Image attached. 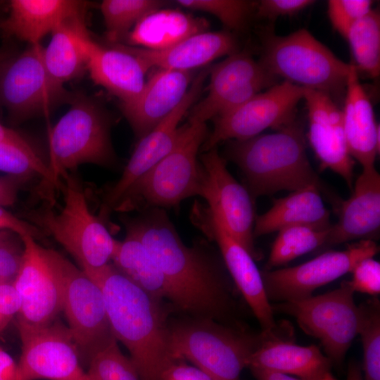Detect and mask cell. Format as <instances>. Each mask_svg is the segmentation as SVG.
Segmentation results:
<instances>
[{"label": "cell", "mask_w": 380, "mask_h": 380, "mask_svg": "<svg viewBox=\"0 0 380 380\" xmlns=\"http://www.w3.org/2000/svg\"><path fill=\"white\" fill-rule=\"evenodd\" d=\"M348 281L354 292L376 296L380 293V263L373 257L360 260L353 271Z\"/></svg>", "instance_id": "40"}, {"label": "cell", "mask_w": 380, "mask_h": 380, "mask_svg": "<svg viewBox=\"0 0 380 380\" xmlns=\"http://www.w3.org/2000/svg\"><path fill=\"white\" fill-rule=\"evenodd\" d=\"M159 380H213L196 366H190L182 360L171 363L162 372Z\"/></svg>", "instance_id": "44"}, {"label": "cell", "mask_w": 380, "mask_h": 380, "mask_svg": "<svg viewBox=\"0 0 380 380\" xmlns=\"http://www.w3.org/2000/svg\"><path fill=\"white\" fill-rule=\"evenodd\" d=\"M18 364L0 347V380H16Z\"/></svg>", "instance_id": "48"}, {"label": "cell", "mask_w": 380, "mask_h": 380, "mask_svg": "<svg viewBox=\"0 0 380 380\" xmlns=\"http://www.w3.org/2000/svg\"><path fill=\"white\" fill-rule=\"evenodd\" d=\"M182 7L209 13L228 29L243 30L255 13L257 2L244 0H177Z\"/></svg>", "instance_id": "37"}, {"label": "cell", "mask_w": 380, "mask_h": 380, "mask_svg": "<svg viewBox=\"0 0 380 380\" xmlns=\"http://www.w3.org/2000/svg\"><path fill=\"white\" fill-rule=\"evenodd\" d=\"M199 194L220 219L229 233L250 253L260 260L262 253L254 243V201L246 188L228 171L226 160L217 148L200 156Z\"/></svg>", "instance_id": "13"}, {"label": "cell", "mask_w": 380, "mask_h": 380, "mask_svg": "<svg viewBox=\"0 0 380 380\" xmlns=\"http://www.w3.org/2000/svg\"><path fill=\"white\" fill-rule=\"evenodd\" d=\"M128 46V45H127ZM149 69L190 70L237 51V42L229 32L205 31L192 35L163 50L128 46Z\"/></svg>", "instance_id": "27"}, {"label": "cell", "mask_w": 380, "mask_h": 380, "mask_svg": "<svg viewBox=\"0 0 380 380\" xmlns=\"http://www.w3.org/2000/svg\"><path fill=\"white\" fill-rule=\"evenodd\" d=\"M43 50L41 44L30 45L0 68V103L14 122L49 114L76 96L50 76Z\"/></svg>", "instance_id": "11"}, {"label": "cell", "mask_w": 380, "mask_h": 380, "mask_svg": "<svg viewBox=\"0 0 380 380\" xmlns=\"http://www.w3.org/2000/svg\"><path fill=\"white\" fill-rule=\"evenodd\" d=\"M190 70H163L153 74L133 101L120 103L122 112L139 140L169 115L186 94Z\"/></svg>", "instance_id": "23"}, {"label": "cell", "mask_w": 380, "mask_h": 380, "mask_svg": "<svg viewBox=\"0 0 380 380\" xmlns=\"http://www.w3.org/2000/svg\"><path fill=\"white\" fill-rule=\"evenodd\" d=\"M12 51L7 48H0V68L12 56Z\"/></svg>", "instance_id": "51"}, {"label": "cell", "mask_w": 380, "mask_h": 380, "mask_svg": "<svg viewBox=\"0 0 380 380\" xmlns=\"http://www.w3.org/2000/svg\"><path fill=\"white\" fill-rule=\"evenodd\" d=\"M379 248L373 240L363 239L343 251H326L300 265L260 271L269 300L289 301L312 296L317 289L351 272L362 260L374 257Z\"/></svg>", "instance_id": "14"}, {"label": "cell", "mask_w": 380, "mask_h": 380, "mask_svg": "<svg viewBox=\"0 0 380 380\" xmlns=\"http://www.w3.org/2000/svg\"><path fill=\"white\" fill-rule=\"evenodd\" d=\"M0 143L13 145L33 154L41 156L34 145L27 138L15 130L5 127L1 123Z\"/></svg>", "instance_id": "47"}, {"label": "cell", "mask_w": 380, "mask_h": 380, "mask_svg": "<svg viewBox=\"0 0 380 380\" xmlns=\"http://www.w3.org/2000/svg\"><path fill=\"white\" fill-rule=\"evenodd\" d=\"M303 99L309 121L308 138L320 169L340 175L352 191L355 161L348 150L342 110L330 96L322 91L305 88Z\"/></svg>", "instance_id": "20"}, {"label": "cell", "mask_w": 380, "mask_h": 380, "mask_svg": "<svg viewBox=\"0 0 380 380\" xmlns=\"http://www.w3.org/2000/svg\"><path fill=\"white\" fill-rule=\"evenodd\" d=\"M21 306L20 298L13 284L0 285V334Z\"/></svg>", "instance_id": "43"}, {"label": "cell", "mask_w": 380, "mask_h": 380, "mask_svg": "<svg viewBox=\"0 0 380 380\" xmlns=\"http://www.w3.org/2000/svg\"><path fill=\"white\" fill-rule=\"evenodd\" d=\"M209 70L207 68L200 72L177 107L139 140L121 177L106 190L103 196V215L113 210L127 189L172 149L177 139L179 124L199 98Z\"/></svg>", "instance_id": "19"}, {"label": "cell", "mask_w": 380, "mask_h": 380, "mask_svg": "<svg viewBox=\"0 0 380 380\" xmlns=\"http://www.w3.org/2000/svg\"><path fill=\"white\" fill-rule=\"evenodd\" d=\"M20 239L23 259L13 283L21 301L18 327L40 328L54 322L62 311L61 283L45 248L30 235Z\"/></svg>", "instance_id": "18"}, {"label": "cell", "mask_w": 380, "mask_h": 380, "mask_svg": "<svg viewBox=\"0 0 380 380\" xmlns=\"http://www.w3.org/2000/svg\"><path fill=\"white\" fill-rule=\"evenodd\" d=\"M363 348L364 380H380V302L374 297L358 305Z\"/></svg>", "instance_id": "35"}, {"label": "cell", "mask_w": 380, "mask_h": 380, "mask_svg": "<svg viewBox=\"0 0 380 380\" xmlns=\"http://www.w3.org/2000/svg\"><path fill=\"white\" fill-rule=\"evenodd\" d=\"M63 205L30 211L28 222L51 235L77 261L83 271L110 263L118 241L91 212L82 185L70 173L59 185Z\"/></svg>", "instance_id": "7"}, {"label": "cell", "mask_w": 380, "mask_h": 380, "mask_svg": "<svg viewBox=\"0 0 380 380\" xmlns=\"http://www.w3.org/2000/svg\"><path fill=\"white\" fill-rule=\"evenodd\" d=\"M111 261L120 272L148 294L169 300L165 276L139 240L127 234L124 241H118Z\"/></svg>", "instance_id": "31"}, {"label": "cell", "mask_w": 380, "mask_h": 380, "mask_svg": "<svg viewBox=\"0 0 380 380\" xmlns=\"http://www.w3.org/2000/svg\"><path fill=\"white\" fill-rule=\"evenodd\" d=\"M191 222L207 237L217 244L224 264L237 288L264 331L280 327L274 318L260 271L254 259L227 230L220 219L206 205L195 202L191 213Z\"/></svg>", "instance_id": "15"}, {"label": "cell", "mask_w": 380, "mask_h": 380, "mask_svg": "<svg viewBox=\"0 0 380 380\" xmlns=\"http://www.w3.org/2000/svg\"><path fill=\"white\" fill-rule=\"evenodd\" d=\"M281 331L280 327L266 331L247 367L293 375L302 380H338L332 373V362L317 346L297 345Z\"/></svg>", "instance_id": "22"}, {"label": "cell", "mask_w": 380, "mask_h": 380, "mask_svg": "<svg viewBox=\"0 0 380 380\" xmlns=\"http://www.w3.org/2000/svg\"><path fill=\"white\" fill-rule=\"evenodd\" d=\"M207 136L205 122L189 120L179 127L170 152L127 189L113 210L126 213L169 208L184 199L198 196L197 154Z\"/></svg>", "instance_id": "4"}, {"label": "cell", "mask_w": 380, "mask_h": 380, "mask_svg": "<svg viewBox=\"0 0 380 380\" xmlns=\"http://www.w3.org/2000/svg\"><path fill=\"white\" fill-rule=\"evenodd\" d=\"M0 229L11 231L20 237L30 235L35 239L42 234L41 229L37 226L17 217L1 206H0Z\"/></svg>", "instance_id": "45"}, {"label": "cell", "mask_w": 380, "mask_h": 380, "mask_svg": "<svg viewBox=\"0 0 380 380\" xmlns=\"http://www.w3.org/2000/svg\"><path fill=\"white\" fill-rule=\"evenodd\" d=\"M18 327L22 351L16 380H92L68 327L55 322L40 328Z\"/></svg>", "instance_id": "16"}, {"label": "cell", "mask_w": 380, "mask_h": 380, "mask_svg": "<svg viewBox=\"0 0 380 380\" xmlns=\"http://www.w3.org/2000/svg\"><path fill=\"white\" fill-rule=\"evenodd\" d=\"M9 232L6 231H0V243L7 238L9 235Z\"/></svg>", "instance_id": "52"}, {"label": "cell", "mask_w": 380, "mask_h": 380, "mask_svg": "<svg viewBox=\"0 0 380 380\" xmlns=\"http://www.w3.org/2000/svg\"><path fill=\"white\" fill-rule=\"evenodd\" d=\"M8 236L0 243V285L13 284L23 263V248Z\"/></svg>", "instance_id": "41"}, {"label": "cell", "mask_w": 380, "mask_h": 380, "mask_svg": "<svg viewBox=\"0 0 380 380\" xmlns=\"http://www.w3.org/2000/svg\"><path fill=\"white\" fill-rule=\"evenodd\" d=\"M148 70L127 45L103 46L92 37L89 41L87 70L96 84L116 96L120 103L130 102L140 94Z\"/></svg>", "instance_id": "24"}, {"label": "cell", "mask_w": 380, "mask_h": 380, "mask_svg": "<svg viewBox=\"0 0 380 380\" xmlns=\"http://www.w3.org/2000/svg\"><path fill=\"white\" fill-rule=\"evenodd\" d=\"M225 154L239 167L254 201L309 185L322 189L306 154L303 128L295 120L270 134L228 141Z\"/></svg>", "instance_id": "3"}, {"label": "cell", "mask_w": 380, "mask_h": 380, "mask_svg": "<svg viewBox=\"0 0 380 380\" xmlns=\"http://www.w3.org/2000/svg\"><path fill=\"white\" fill-rule=\"evenodd\" d=\"M346 380H364L360 366L355 360L348 363Z\"/></svg>", "instance_id": "50"}, {"label": "cell", "mask_w": 380, "mask_h": 380, "mask_svg": "<svg viewBox=\"0 0 380 380\" xmlns=\"http://www.w3.org/2000/svg\"><path fill=\"white\" fill-rule=\"evenodd\" d=\"M165 4V1L158 0L103 1L101 11L108 41L110 44L121 43L141 18Z\"/></svg>", "instance_id": "34"}, {"label": "cell", "mask_w": 380, "mask_h": 380, "mask_svg": "<svg viewBox=\"0 0 380 380\" xmlns=\"http://www.w3.org/2000/svg\"><path fill=\"white\" fill-rule=\"evenodd\" d=\"M0 171L13 176H37L46 186L49 179L47 161L41 156L8 144L0 143Z\"/></svg>", "instance_id": "38"}, {"label": "cell", "mask_w": 380, "mask_h": 380, "mask_svg": "<svg viewBox=\"0 0 380 380\" xmlns=\"http://www.w3.org/2000/svg\"><path fill=\"white\" fill-rule=\"evenodd\" d=\"M312 0H262L257 2L255 14L270 21L279 17L293 15L315 4Z\"/></svg>", "instance_id": "42"}, {"label": "cell", "mask_w": 380, "mask_h": 380, "mask_svg": "<svg viewBox=\"0 0 380 380\" xmlns=\"http://www.w3.org/2000/svg\"><path fill=\"white\" fill-rule=\"evenodd\" d=\"M348 281L319 296L272 305V310L293 317L307 334L318 338L332 364L341 365L360 327L358 305Z\"/></svg>", "instance_id": "10"}, {"label": "cell", "mask_w": 380, "mask_h": 380, "mask_svg": "<svg viewBox=\"0 0 380 380\" xmlns=\"http://www.w3.org/2000/svg\"><path fill=\"white\" fill-rule=\"evenodd\" d=\"M305 88L284 81L261 91L234 109L213 118L214 128L201 146L208 151L224 141L245 140L268 128L278 129L295 120Z\"/></svg>", "instance_id": "12"}, {"label": "cell", "mask_w": 380, "mask_h": 380, "mask_svg": "<svg viewBox=\"0 0 380 380\" xmlns=\"http://www.w3.org/2000/svg\"><path fill=\"white\" fill-rule=\"evenodd\" d=\"M208 27L209 23L203 18L177 9L160 8L141 18L123 42L131 46L163 50L192 35L205 32Z\"/></svg>", "instance_id": "29"}, {"label": "cell", "mask_w": 380, "mask_h": 380, "mask_svg": "<svg viewBox=\"0 0 380 380\" xmlns=\"http://www.w3.org/2000/svg\"><path fill=\"white\" fill-rule=\"evenodd\" d=\"M125 219L127 234L146 248L166 279L169 300L199 318L229 323L234 308L224 269L207 242L183 243L165 209L154 208Z\"/></svg>", "instance_id": "1"}, {"label": "cell", "mask_w": 380, "mask_h": 380, "mask_svg": "<svg viewBox=\"0 0 380 380\" xmlns=\"http://www.w3.org/2000/svg\"><path fill=\"white\" fill-rule=\"evenodd\" d=\"M276 77L322 91L336 103L345 94L350 64L337 58L305 29L279 36L270 29L262 34L259 61Z\"/></svg>", "instance_id": "6"}, {"label": "cell", "mask_w": 380, "mask_h": 380, "mask_svg": "<svg viewBox=\"0 0 380 380\" xmlns=\"http://www.w3.org/2000/svg\"><path fill=\"white\" fill-rule=\"evenodd\" d=\"M257 380H302L290 375L260 369H250Z\"/></svg>", "instance_id": "49"}, {"label": "cell", "mask_w": 380, "mask_h": 380, "mask_svg": "<svg viewBox=\"0 0 380 380\" xmlns=\"http://www.w3.org/2000/svg\"><path fill=\"white\" fill-rule=\"evenodd\" d=\"M61 283L62 311L80 359L87 363L115 338L100 287L80 268L58 252L45 248Z\"/></svg>", "instance_id": "9"}, {"label": "cell", "mask_w": 380, "mask_h": 380, "mask_svg": "<svg viewBox=\"0 0 380 380\" xmlns=\"http://www.w3.org/2000/svg\"><path fill=\"white\" fill-rule=\"evenodd\" d=\"M322 189L309 185L291 191L288 196L273 200L272 206L255 216L253 236L265 235L290 226L330 228V212L325 207Z\"/></svg>", "instance_id": "28"}, {"label": "cell", "mask_w": 380, "mask_h": 380, "mask_svg": "<svg viewBox=\"0 0 380 380\" xmlns=\"http://www.w3.org/2000/svg\"><path fill=\"white\" fill-rule=\"evenodd\" d=\"M266 332L251 335L207 318L170 325V351L172 359L189 360L213 380H241L251 354Z\"/></svg>", "instance_id": "8"}, {"label": "cell", "mask_w": 380, "mask_h": 380, "mask_svg": "<svg viewBox=\"0 0 380 380\" xmlns=\"http://www.w3.org/2000/svg\"><path fill=\"white\" fill-rule=\"evenodd\" d=\"M87 2L75 0H12L6 18L0 22L4 36L30 45L40 44L61 24L85 16Z\"/></svg>", "instance_id": "25"}, {"label": "cell", "mask_w": 380, "mask_h": 380, "mask_svg": "<svg viewBox=\"0 0 380 380\" xmlns=\"http://www.w3.org/2000/svg\"><path fill=\"white\" fill-rule=\"evenodd\" d=\"M209 73L208 93L194 105L189 120L205 122L278 83V78L259 61L238 51L212 68Z\"/></svg>", "instance_id": "17"}, {"label": "cell", "mask_w": 380, "mask_h": 380, "mask_svg": "<svg viewBox=\"0 0 380 380\" xmlns=\"http://www.w3.org/2000/svg\"><path fill=\"white\" fill-rule=\"evenodd\" d=\"M349 198L339 208L338 222L331 224L319 250L356 239H376L380 229V175L374 166L363 168L356 179Z\"/></svg>", "instance_id": "21"}, {"label": "cell", "mask_w": 380, "mask_h": 380, "mask_svg": "<svg viewBox=\"0 0 380 380\" xmlns=\"http://www.w3.org/2000/svg\"><path fill=\"white\" fill-rule=\"evenodd\" d=\"M357 72L376 78L380 72V15L371 10L355 23L346 37Z\"/></svg>", "instance_id": "32"}, {"label": "cell", "mask_w": 380, "mask_h": 380, "mask_svg": "<svg viewBox=\"0 0 380 380\" xmlns=\"http://www.w3.org/2000/svg\"><path fill=\"white\" fill-rule=\"evenodd\" d=\"M84 272L100 287L113 335L129 350L140 380H159L175 361L163 300L141 289L112 263Z\"/></svg>", "instance_id": "2"}, {"label": "cell", "mask_w": 380, "mask_h": 380, "mask_svg": "<svg viewBox=\"0 0 380 380\" xmlns=\"http://www.w3.org/2000/svg\"><path fill=\"white\" fill-rule=\"evenodd\" d=\"M49 45L44 47L43 59L50 76L64 84L87 70V47L90 36L85 16L71 19L56 28Z\"/></svg>", "instance_id": "30"}, {"label": "cell", "mask_w": 380, "mask_h": 380, "mask_svg": "<svg viewBox=\"0 0 380 380\" xmlns=\"http://www.w3.org/2000/svg\"><path fill=\"white\" fill-rule=\"evenodd\" d=\"M30 177L8 175L0 177V206L13 205L18 192Z\"/></svg>", "instance_id": "46"}, {"label": "cell", "mask_w": 380, "mask_h": 380, "mask_svg": "<svg viewBox=\"0 0 380 380\" xmlns=\"http://www.w3.org/2000/svg\"><path fill=\"white\" fill-rule=\"evenodd\" d=\"M330 228L297 225L280 229L272 244L264 270H272L303 254L315 250L319 251L324 245Z\"/></svg>", "instance_id": "33"}, {"label": "cell", "mask_w": 380, "mask_h": 380, "mask_svg": "<svg viewBox=\"0 0 380 380\" xmlns=\"http://www.w3.org/2000/svg\"><path fill=\"white\" fill-rule=\"evenodd\" d=\"M342 110L344 133L348 152L362 168L374 166L379 153V126L374 118L372 103L360 82L353 63L346 81Z\"/></svg>", "instance_id": "26"}, {"label": "cell", "mask_w": 380, "mask_h": 380, "mask_svg": "<svg viewBox=\"0 0 380 380\" xmlns=\"http://www.w3.org/2000/svg\"><path fill=\"white\" fill-rule=\"evenodd\" d=\"M87 372L92 380H140L133 362L122 354L116 339L90 358Z\"/></svg>", "instance_id": "36"}, {"label": "cell", "mask_w": 380, "mask_h": 380, "mask_svg": "<svg viewBox=\"0 0 380 380\" xmlns=\"http://www.w3.org/2000/svg\"><path fill=\"white\" fill-rule=\"evenodd\" d=\"M369 0H329L328 15L333 27L346 37L352 25L372 10Z\"/></svg>", "instance_id": "39"}, {"label": "cell", "mask_w": 380, "mask_h": 380, "mask_svg": "<svg viewBox=\"0 0 380 380\" xmlns=\"http://www.w3.org/2000/svg\"><path fill=\"white\" fill-rule=\"evenodd\" d=\"M67 113L49 132V182L51 198L64 177L82 164L115 167L110 123L93 99L76 94Z\"/></svg>", "instance_id": "5"}]
</instances>
